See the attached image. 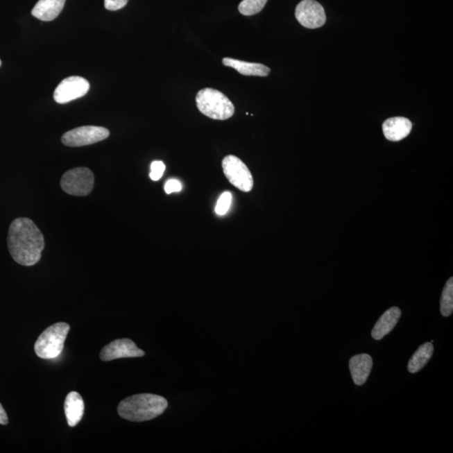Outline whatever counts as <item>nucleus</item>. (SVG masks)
Instances as JSON below:
<instances>
[{
	"label": "nucleus",
	"mask_w": 453,
	"mask_h": 453,
	"mask_svg": "<svg viewBox=\"0 0 453 453\" xmlns=\"http://www.w3.org/2000/svg\"><path fill=\"white\" fill-rule=\"evenodd\" d=\"M400 316H402V311L396 307H391L384 312L373 328L371 332L373 339L380 340L390 334L398 323Z\"/></svg>",
	"instance_id": "ddd939ff"
},
{
	"label": "nucleus",
	"mask_w": 453,
	"mask_h": 453,
	"mask_svg": "<svg viewBox=\"0 0 453 453\" xmlns=\"http://www.w3.org/2000/svg\"><path fill=\"white\" fill-rule=\"evenodd\" d=\"M268 0H243L239 11L243 15L251 16L259 13L266 6Z\"/></svg>",
	"instance_id": "6ab92c4d"
},
{
	"label": "nucleus",
	"mask_w": 453,
	"mask_h": 453,
	"mask_svg": "<svg viewBox=\"0 0 453 453\" xmlns=\"http://www.w3.org/2000/svg\"><path fill=\"white\" fill-rule=\"evenodd\" d=\"M0 67H1V60H0Z\"/></svg>",
	"instance_id": "393cba45"
},
{
	"label": "nucleus",
	"mask_w": 453,
	"mask_h": 453,
	"mask_svg": "<svg viewBox=\"0 0 453 453\" xmlns=\"http://www.w3.org/2000/svg\"><path fill=\"white\" fill-rule=\"evenodd\" d=\"M129 0H104V6L108 10L116 11L121 10L127 5Z\"/></svg>",
	"instance_id": "4be33fe9"
},
{
	"label": "nucleus",
	"mask_w": 453,
	"mask_h": 453,
	"mask_svg": "<svg viewBox=\"0 0 453 453\" xmlns=\"http://www.w3.org/2000/svg\"><path fill=\"white\" fill-rule=\"evenodd\" d=\"M168 402L164 397L153 394L131 395L122 400L118 413L122 418L134 422L153 420L166 410Z\"/></svg>",
	"instance_id": "f03ea898"
},
{
	"label": "nucleus",
	"mask_w": 453,
	"mask_h": 453,
	"mask_svg": "<svg viewBox=\"0 0 453 453\" xmlns=\"http://www.w3.org/2000/svg\"><path fill=\"white\" fill-rule=\"evenodd\" d=\"M70 326L58 323L46 328L40 335L35 344V352L39 358L51 359L62 354Z\"/></svg>",
	"instance_id": "20e7f679"
},
{
	"label": "nucleus",
	"mask_w": 453,
	"mask_h": 453,
	"mask_svg": "<svg viewBox=\"0 0 453 453\" xmlns=\"http://www.w3.org/2000/svg\"><path fill=\"white\" fill-rule=\"evenodd\" d=\"M8 422H9V420H8L7 413L0 403V424L7 425Z\"/></svg>",
	"instance_id": "b1692460"
},
{
	"label": "nucleus",
	"mask_w": 453,
	"mask_h": 453,
	"mask_svg": "<svg viewBox=\"0 0 453 453\" xmlns=\"http://www.w3.org/2000/svg\"><path fill=\"white\" fill-rule=\"evenodd\" d=\"M232 196L230 192L225 191L220 196L215 208L216 214L223 216L227 214L231 206Z\"/></svg>",
	"instance_id": "aec40b11"
},
{
	"label": "nucleus",
	"mask_w": 453,
	"mask_h": 453,
	"mask_svg": "<svg viewBox=\"0 0 453 453\" xmlns=\"http://www.w3.org/2000/svg\"><path fill=\"white\" fill-rule=\"evenodd\" d=\"M166 166L160 160H155V162H152L151 166V173L150 178L151 180H160L162 178L164 172H165Z\"/></svg>",
	"instance_id": "412c9836"
},
{
	"label": "nucleus",
	"mask_w": 453,
	"mask_h": 453,
	"mask_svg": "<svg viewBox=\"0 0 453 453\" xmlns=\"http://www.w3.org/2000/svg\"><path fill=\"white\" fill-rule=\"evenodd\" d=\"M384 136L391 142H400L410 135L412 123L407 118L395 117L388 119L383 123Z\"/></svg>",
	"instance_id": "9b49d317"
},
{
	"label": "nucleus",
	"mask_w": 453,
	"mask_h": 453,
	"mask_svg": "<svg viewBox=\"0 0 453 453\" xmlns=\"http://www.w3.org/2000/svg\"><path fill=\"white\" fill-rule=\"evenodd\" d=\"M144 352L128 339H116L108 343L100 352V359L104 362L123 358H139L144 356Z\"/></svg>",
	"instance_id": "9d476101"
},
{
	"label": "nucleus",
	"mask_w": 453,
	"mask_h": 453,
	"mask_svg": "<svg viewBox=\"0 0 453 453\" xmlns=\"http://www.w3.org/2000/svg\"><path fill=\"white\" fill-rule=\"evenodd\" d=\"M373 367L371 356L362 354L352 357L350 368L352 380L356 386H363L367 382Z\"/></svg>",
	"instance_id": "f8f14e48"
},
{
	"label": "nucleus",
	"mask_w": 453,
	"mask_h": 453,
	"mask_svg": "<svg viewBox=\"0 0 453 453\" xmlns=\"http://www.w3.org/2000/svg\"><path fill=\"white\" fill-rule=\"evenodd\" d=\"M196 103L199 111L212 119L226 120L234 114L235 108L230 99L214 88L200 90Z\"/></svg>",
	"instance_id": "7ed1b4c3"
},
{
	"label": "nucleus",
	"mask_w": 453,
	"mask_h": 453,
	"mask_svg": "<svg viewBox=\"0 0 453 453\" xmlns=\"http://www.w3.org/2000/svg\"><path fill=\"white\" fill-rule=\"evenodd\" d=\"M108 136L110 131L106 128L82 126L67 131L62 135V142L67 146L81 147L103 142Z\"/></svg>",
	"instance_id": "0eeeda50"
},
{
	"label": "nucleus",
	"mask_w": 453,
	"mask_h": 453,
	"mask_svg": "<svg viewBox=\"0 0 453 453\" xmlns=\"http://www.w3.org/2000/svg\"><path fill=\"white\" fill-rule=\"evenodd\" d=\"M433 351H434V347H433L432 343H426L420 346L411 359L409 360L408 371L411 374H415V373L422 370L428 361L431 359Z\"/></svg>",
	"instance_id": "f3484780"
},
{
	"label": "nucleus",
	"mask_w": 453,
	"mask_h": 453,
	"mask_svg": "<svg viewBox=\"0 0 453 453\" xmlns=\"http://www.w3.org/2000/svg\"><path fill=\"white\" fill-rule=\"evenodd\" d=\"M441 314L443 316H451L453 311V278L447 280L441 298Z\"/></svg>",
	"instance_id": "a211bd4d"
},
{
	"label": "nucleus",
	"mask_w": 453,
	"mask_h": 453,
	"mask_svg": "<svg viewBox=\"0 0 453 453\" xmlns=\"http://www.w3.org/2000/svg\"><path fill=\"white\" fill-rule=\"evenodd\" d=\"M45 239L31 219L19 218L10 224L8 248L16 263L24 266H35L42 258Z\"/></svg>",
	"instance_id": "f257e3e1"
},
{
	"label": "nucleus",
	"mask_w": 453,
	"mask_h": 453,
	"mask_svg": "<svg viewBox=\"0 0 453 453\" xmlns=\"http://www.w3.org/2000/svg\"><path fill=\"white\" fill-rule=\"evenodd\" d=\"M65 3L66 0H39L31 14L40 21L51 22L61 13Z\"/></svg>",
	"instance_id": "4468645a"
},
{
	"label": "nucleus",
	"mask_w": 453,
	"mask_h": 453,
	"mask_svg": "<svg viewBox=\"0 0 453 453\" xmlns=\"http://www.w3.org/2000/svg\"><path fill=\"white\" fill-rule=\"evenodd\" d=\"M223 64L224 66L234 68V69L238 71L240 74L244 76L267 77L271 72L270 68L263 65V64L247 62L232 58H223Z\"/></svg>",
	"instance_id": "dca6fc26"
},
{
	"label": "nucleus",
	"mask_w": 453,
	"mask_h": 453,
	"mask_svg": "<svg viewBox=\"0 0 453 453\" xmlns=\"http://www.w3.org/2000/svg\"><path fill=\"white\" fill-rule=\"evenodd\" d=\"M182 183L178 180L170 179L167 180L165 185V191L167 194H173V192H178L182 190Z\"/></svg>",
	"instance_id": "5701e85b"
},
{
	"label": "nucleus",
	"mask_w": 453,
	"mask_h": 453,
	"mask_svg": "<svg viewBox=\"0 0 453 453\" xmlns=\"http://www.w3.org/2000/svg\"><path fill=\"white\" fill-rule=\"evenodd\" d=\"M90 84L81 77H69L64 79L54 92L55 101L60 104L67 103L83 97L89 91Z\"/></svg>",
	"instance_id": "1a4fd4ad"
},
{
	"label": "nucleus",
	"mask_w": 453,
	"mask_h": 453,
	"mask_svg": "<svg viewBox=\"0 0 453 453\" xmlns=\"http://www.w3.org/2000/svg\"><path fill=\"white\" fill-rule=\"evenodd\" d=\"M223 173L232 186L243 192H248L254 187V178L241 160L234 155H228L223 160Z\"/></svg>",
	"instance_id": "423d86ee"
},
{
	"label": "nucleus",
	"mask_w": 453,
	"mask_h": 453,
	"mask_svg": "<svg viewBox=\"0 0 453 453\" xmlns=\"http://www.w3.org/2000/svg\"><path fill=\"white\" fill-rule=\"evenodd\" d=\"M296 18L308 29H316L324 26L327 16L323 7L315 0H302L296 8Z\"/></svg>",
	"instance_id": "6e6552de"
},
{
	"label": "nucleus",
	"mask_w": 453,
	"mask_h": 453,
	"mask_svg": "<svg viewBox=\"0 0 453 453\" xmlns=\"http://www.w3.org/2000/svg\"><path fill=\"white\" fill-rule=\"evenodd\" d=\"M84 408L85 406L79 393L72 391L67 395L64 403V410L69 427H74L81 422L84 415Z\"/></svg>",
	"instance_id": "2eb2a0df"
},
{
	"label": "nucleus",
	"mask_w": 453,
	"mask_h": 453,
	"mask_svg": "<svg viewBox=\"0 0 453 453\" xmlns=\"http://www.w3.org/2000/svg\"><path fill=\"white\" fill-rule=\"evenodd\" d=\"M61 187L67 194L77 196H87L94 189V176L88 168H74L62 176Z\"/></svg>",
	"instance_id": "39448f33"
}]
</instances>
